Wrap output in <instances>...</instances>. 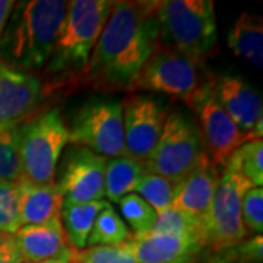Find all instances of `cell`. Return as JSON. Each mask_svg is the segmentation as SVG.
<instances>
[{"mask_svg":"<svg viewBox=\"0 0 263 263\" xmlns=\"http://www.w3.org/2000/svg\"><path fill=\"white\" fill-rule=\"evenodd\" d=\"M157 9L158 2H111L82 84L105 92L130 89L161 46Z\"/></svg>","mask_w":263,"mask_h":263,"instance_id":"cell-1","label":"cell"},{"mask_svg":"<svg viewBox=\"0 0 263 263\" xmlns=\"http://www.w3.org/2000/svg\"><path fill=\"white\" fill-rule=\"evenodd\" d=\"M69 2H15L0 37V65L31 73L44 69L53 53Z\"/></svg>","mask_w":263,"mask_h":263,"instance_id":"cell-2","label":"cell"},{"mask_svg":"<svg viewBox=\"0 0 263 263\" xmlns=\"http://www.w3.org/2000/svg\"><path fill=\"white\" fill-rule=\"evenodd\" d=\"M108 0H72L46 65L50 88L82 79L110 12Z\"/></svg>","mask_w":263,"mask_h":263,"instance_id":"cell-3","label":"cell"},{"mask_svg":"<svg viewBox=\"0 0 263 263\" xmlns=\"http://www.w3.org/2000/svg\"><path fill=\"white\" fill-rule=\"evenodd\" d=\"M157 18L161 46L203 65L218 44L215 6L212 0L158 2Z\"/></svg>","mask_w":263,"mask_h":263,"instance_id":"cell-4","label":"cell"},{"mask_svg":"<svg viewBox=\"0 0 263 263\" xmlns=\"http://www.w3.org/2000/svg\"><path fill=\"white\" fill-rule=\"evenodd\" d=\"M70 142L69 127L59 110L53 108L21 124L22 181L54 184L57 165Z\"/></svg>","mask_w":263,"mask_h":263,"instance_id":"cell-5","label":"cell"},{"mask_svg":"<svg viewBox=\"0 0 263 263\" xmlns=\"http://www.w3.org/2000/svg\"><path fill=\"white\" fill-rule=\"evenodd\" d=\"M200 65L173 48L160 46L148 59L129 91H151L180 98L190 108L203 94L209 79L203 81Z\"/></svg>","mask_w":263,"mask_h":263,"instance_id":"cell-6","label":"cell"},{"mask_svg":"<svg viewBox=\"0 0 263 263\" xmlns=\"http://www.w3.org/2000/svg\"><path fill=\"white\" fill-rule=\"evenodd\" d=\"M205 154L200 132L193 122L184 114L171 113L143 165L146 173L180 181Z\"/></svg>","mask_w":263,"mask_h":263,"instance_id":"cell-7","label":"cell"},{"mask_svg":"<svg viewBox=\"0 0 263 263\" xmlns=\"http://www.w3.org/2000/svg\"><path fill=\"white\" fill-rule=\"evenodd\" d=\"M70 143L81 145L105 158L126 155L122 103L111 98H91L72 117Z\"/></svg>","mask_w":263,"mask_h":263,"instance_id":"cell-8","label":"cell"},{"mask_svg":"<svg viewBox=\"0 0 263 263\" xmlns=\"http://www.w3.org/2000/svg\"><path fill=\"white\" fill-rule=\"evenodd\" d=\"M252 186L237 170L224 167L206 221V246L212 252H222L247 237L241 221V199Z\"/></svg>","mask_w":263,"mask_h":263,"instance_id":"cell-9","label":"cell"},{"mask_svg":"<svg viewBox=\"0 0 263 263\" xmlns=\"http://www.w3.org/2000/svg\"><path fill=\"white\" fill-rule=\"evenodd\" d=\"M107 160L81 145L72 143L66 149L57 165L59 179L54 183L63 199L62 208L104 200Z\"/></svg>","mask_w":263,"mask_h":263,"instance_id":"cell-10","label":"cell"},{"mask_svg":"<svg viewBox=\"0 0 263 263\" xmlns=\"http://www.w3.org/2000/svg\"><path fill=\"white\" fill-rule=\"evenodd\" d=\"M122 111L124 152L133 160L145 162L164 130L168 117L165 107L152 95L135 94L124 98Z\"/></svg>","mask_w":263,"mask_h":263,"instance_id":"cell-11","label":"cell"},{"mask_svg":"<svg viewBox=\"0 0 263 263\" xmlns=\"http://www.w3.org/2000/svg\"><path fill=\"white\" fill-rule=\"evenodd\" d=\"M200 120L202 142L205 152L215 167H226L227 161L243 143L249 142L247 136L237 127L234 120L216 101L209 78L203 94L199 97L193 108Z\"/></svg>","mask_w":263,"mask_h":263,"instance_id":"cell-12","label":"cell"},{"mask_svg":"<svg viewBox=\"0 0 263 263\" xmlns=\"http://www.w3.org/2000/svg\"><path fill=\"white\" fill-rule=\"evenodd\" d=\"M211 81L216 101L234 120L237 127L249 141H262L263 104L260 94L238 76L218 75L211 78Z\"/></svg>","mask_w":263,"mask_h":263,"instance_id":"cell-13","label":"cell"},{"mask_svg":"<svg viewBox=\"0 0 263 263\" xmlns=\"http://www.w3.org/2000/svg\"><path fill=\"white\" fill-rule=\"evenodd\" d=\"M219 171L206 154L193 168L177 183L171 208L200 222L206 230L209 209L214 200Z\"/></svg>","mask_w":263,"mask_h":263,"instance_id":"cell-14","label":"cell"},{"mask_svg":"<svg viewBox=\"0 0 263 263\" xmlns=\"http://www.w3.org/2000/svg\"><path fill=\"white\" fill-rule=\"evenodd\" d=\"M43 89L35 75L0 65V127L27 122L38 107Z\"/></svg>","mask_w":263,"mask_h":263,"instance_id":"cell-15","label":"cell"},{"mask_svg":"<svg viewBox=\"0 0 263 263\" xmlns=\"http://www.w3.org/2000/svg\"><path fill=\"white\" fill-rule=\"evenodd\" d=\"M136 263H179L195 257L203 246L186 237L148 233L133 235L123 243Z\"/></svg>","mask_w":263,"mask_h":263,"instance_id":"cell-16","label":"cell"},{"mask_svg":"<svg viewBox=\"0 0 263 263\" xmlns=\"http://www.w3.org/2000/svg\"><path fill=\"white\" fill-rule=\"evenodd\" d=\"M13 235L22 263H37L56 257L70 246L60 218L44 224L22 226Z\"/></svg>","mask_w":263,"mask_h":263,"instance_id":"cell-17","label":"cell"},{"mask_svg":"<svg viewBox=\"0 0 263 263\" xmlns=\"http://www.w3.org/2000/svg\"><path fill=\"white\" fill-rule=\"evenodd\" d=\"M63 199L56 184H32L21 181L18 184V211L21 226L44 224L60 218Z\"/></svg>","mask_w":263,"mask_h":263,"instance_id":"cell-18","label":"cell"},{"mask_svg":"<svg viewBox=\"0 0 263 263\" xmlns=\"http://www.w3.org/2000/svg\"><path fill=\"white\" fill-rule=\"evenodd\" d=\"M228 47L235 56L247 60L257 69L263 67V19L243 12L234 22L227 38Z\"/></svg>","mask_w":263,"mask_h":263,"instance_id":"cell-19","label":"cell"},{"mask_svg":"<svg viewBox=\"0 0 263 263\" xmlns=\"http://www.w3.org/2000/svg\"><path fill=\"white\" fill-rule=\"evenodd\" d=\"M146 174L143 162L127 155L108 158L104 174V193L110 202H117L129 193H135L138 183Z\"/></svg>","mask_w":263,"mask_h":263,"instance_id":"cell-20","label":"cell"},{"mask_svg":"<svg viewBox=\"0 0 263 263\" xmlns=\"http://www.w3.org/2000/svg\"><path fill=\"white\" fill-rule=\"evenodd\" d=\"M108 205L110 202L104 199V200H95V202L62 208V214H60L62 226L72 249H75L78 252L86 249L88 237L92 230L97 216Z\"/></svg>","mask_w":263,"mask_h":263,"instance_id":"cell-21","label":"cell"},{"mask_svg":"<svg viewBox=\"0 0 263 263\" xmlns=\"http://www.w3.org/2000/svg\"><path fill=\"white\" fill-rule=\"evenodd\" d=\"M149 233L186 237V238L195 240L203 247H206V230H205V227L195 219H192L186 214H183V212H180V211L171 206L157 214L155 224H154Z\"/></svg>","mask_w":263,"mask_h":263,"instance_id":"cell-22","label":"cell"},{"mask_svg":"<svg viewBox=\"0 0 263 263\" xmlns=\"http://www.w3.org/2000/svg\"><path fill=\"white\" fill-rule=\"evenodd\" d=\"M22 180L21 124L0 127V183L19 184Z\"/></svg>","mask_w":263,"mask_h":263,"instance_id":"cell-23","label":"cell"},{"mask_svg":"<svg viewBox=\"0 0 263 263\" xmlns=\"http://www.w3.org/2000/svg\"><path fill=\"white\" fill-rule=\"evenodd\" d=\"M132 237L127 226L111 205L105 206L98 214L88 237L86 247L95 246H120Z\"/></svg>","mask_w":263,"mask_h":263,"instance_id":"cell-24","label":"cell"},{"mask_svg":"<svg viewBox=\"0 0 263 263\" xmlns=\"http://www.w3.org/2000/svg\"><path fill=\"white\" fill-rule=\"evenodd\" d=\"M226 165L237 170L253 187L263 184V142L254 139L243 143L227 161Z\"/></svg>","mask_w":263,"mask_h":263,"instance_id":"cell-25","label":"cell"},{"mask_svg":"<svg viewBox=\"0 0 263 263\" xmlns=\"http://www.w3.org/2000/svg\"><path fill=\"white\" fill-rule=\"evenodd\" d=\"M177 183L179 181H173L157 174L146 173L138 183L135 193L139 195L146 203H149L158 214L161 211L171 206Z\"/></svg>","mask_w":263,"mask_h":263,"instance_id":"cell-26","label":"cell"},{"mask_svg":"<svg viewBox=\"0 0 263 263\" xmlns=\"http://www.w3.org/2000/svg\"><path fill=\"white\" fill-rule=\"evenodd\" d=\"M119 206L124 219L130 226L133 235L148 234L157 219L155 209L146 203L139 195L129 193L119 200Z\"/></svg>","mask_w":263,"mask_h":263,"instance_id":"cell-27","label":"cell"},{"mask_svg":"<svg viewBox=\"0 0 263 263\" xmlns=\"http://www.w3.org/2000/svg\"><path fill=\"white\" fill-rule=\"evenodd\" d=\"M21 227L18 184L0 183V230L8 234H15Z\"/></svg>","mask_w":263,"mask_h":263,"instance_id":"cell-28","label":"cell"},{"mask_svg":"<svg viewBox=\"0 0 263 263\" xmlns=\"http://www.w3.org/2000/svg\"><path fill=\"white\" fill-rule=\"evenodd\" d=\"M241 221L247 233L262 234L263 189L250 187L241 199Z\"/></svg>","mask_w":263,"mask_h":263,"instance_id":"cell-29","label":"cell"},{"mask_svg":"<svg viewBox=\"0 0 263 263\" xmlns=\"http://www.w3.org/2000/svg\"><path fill=\"white\" fill-rule=\"evenodd\" d=\"M76 253L86 263H136L124 245L95 246L79 252L76 250Z\"/></svg>","mask_w":263,"mask_h":263,"instance_id":"cell-30","label":"cell"},{"mask_svg":"<svg viewBox=\"0 0 263 263\" xmlns=\"http://www.w3.org/2000/svg\"><path fill=\"white\" fill-rule=\"evenodd\" d=\"M13 6H15V2L12 0H0V37H2V32L5 29V25L8 22Z\"/></svg>","mask_w":263,"mask_h":263,"instance_id":"cell-31","label":"cell"},{"mask_svg":"<svg viewBox=\"0 0 263 263\" xmlns=\"http://www.w3.org/2000/svg\"><path fill=\"white\" fill-rule=\"evenodd\" d=\"M12 249H18L16 241H15V235L8 234L0 230V252H6V250H12Z\"/></svg>","mask_w":263,"mask_h":263,"instance_id":"cell-32","label":"cell"},{"mask_svg":"<svg viewBox=\"0 0 263 263\" xmlns=\"http://www.w3.org/2000/svg\"><path fill=\"white\" fill-rule=\"evenodd\" d=\"M72 252H73V249L69 246L62 253L57 254L56 257H51V259H47V260H43V262L37 263H70V260H72Z\"/></svg>","mask_w":263,"mask_h":263,"instance_id":"cell-33","label":"cell"},{"mask_svg":"<svg viewBox=\"0 0 263 263\" xmlns=\"http://www.w3.org/2000/svg\"><path fill=\"white\" fill-rule=\"evenodd\" d=\"M0 263H22L18 249H12L6 252H0Z\"/></svg>","mask_w":263,"mask_h":263,"instance_id":"cell-34","label":"cell"},{"mask_svg":"<svg viewBox=\"0 0 263 263\" xmlns=\"http://www.w3.org/2000/svg\"><path fill=\"white\" fill-rule=\"evenodd\" d=\"M200 253H202V252H200ZM199 254H196L189 263H227L226 259H224L222 256H216V257H211V259H200Z\"/></svg>","mask_w":263,"mask_h":263,"instance_id":"cell-35","label":"cell"},{"mask_svg":"<svg viewBox=\"0 0 263 263\" xmlns=\"http://www.w3.org/2000/svg\"><path fill=\"white\" fill-rule=\"evenodd\" d=\"M70 263H86V262H85V260H82V259L78 256L76 250L73 249V252H72V260H70Z\"/></svg>","mask_w":263,"mask_h":263,"instance_id":"cell-36","label":"cell"},{"mask_svg":"<svg viewBox=\"0 0 263 263\" xmlns=\"http://www.w3.org/2000/svg\"><path fill=\"white\" fill-rule=\"evenodd\" d=\"M192 259H193V257H192ZM192 259H189V260H184V262H179V263H189L190 260H192Z\"/></svg>","mask_w":263,"mask_h":263,"instance_id":"cell-37","label":"cell"}]
</instances>
